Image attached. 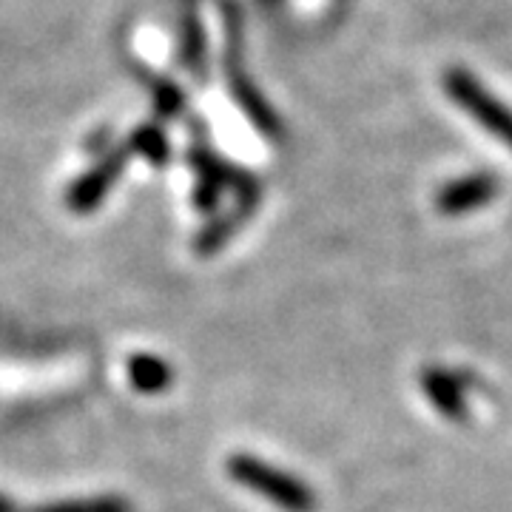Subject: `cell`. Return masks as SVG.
<instances>
[{"mask_svg": "<svg viewBox=\"0 0 512 512\" xmlns=\"http://www.w3.org/2000/svg\"><path fill=\"white\" fill-rule=\"evenodd\" d=\"M495 194H498V180L493 174H470V177H461V180L444 185L436 197V205L441 214L458 217V214L484 208L487 202L495 200Z\"/></svg>", "mask_w": 512, "mask_h": 512, "instance_id": "cell-3", "label": "cell"}, {"mask_svg": "<svg viewBox=\"0 0 512 512\" xmlns=\"http://www.w3.org/2000/svg\"><path fill=\"white\" fill-rule=\"evenodd\" d=\"M228 476L237 484L248 487L251 493L268 498L271 504L282 507L285 512H313L316 510V495L302 481L279 467H271L268 461L256 456L239 453L228 461Z\"/></svg>", "mask_w": 512, "mask_h": 512, "instance_id": "cell-1", "label": "cell"}, {"mask_svg": "<svg viewBox=\"0 0 512 512\" xmlns=\"http://www.w3.org/2000/svg\"><path fill=\"white\" fill-rule=\"evenodd\" d=\"M29 512H134V507L120 495H94V498H69V501L43 504Z\"/></svg>", "mask_w": 512, "mask_h": 512, "instance_id": "cell-7", "label": "cell"}, {"mask_svg": "<svg viewBox=\"0 0 512 512\" xmlns=\"http://www.w3.org/2000/svg\"><path fill=\"white\" fill-rule=\"evenodd\" d=\"M444 92L484 131H490L493 137L512 148V109L504 106L493 92H487L476 74H470L467 69H450L444 74Z\"/></svg>", "mask_w": 512, "mask_h": 512, "instance_id": "cell-2", "label": "cell"}, {"mask_svg": "<svg viewBox=\"0 0 512 512\" xmlns=\"http://www.w3.org/2000/svg\"><path fill=\"white\" fill-rule=\"evenodd\" d=\"M0 512H18L15 501H12L9 495H0Z\"/></svg>", "mask_w": 512, "mask_h": 512, "instance_id": "cell-9", "label": "cell"}, {"mask_svg": "<svg viewBox=\"0 0 512 512\" xmlns=\"http://www.w3.org/2000/svg\"><path fill=\"white\" fill-rule=\"evenodd\" d=\"M421 390L427 393V399L436 404V410L444 413L447 419L464 421L467 419V402H464V387L450 370L441 367H427L421 373Z\"/></svg>", "mask_w": 512, "mask_h": 512, "instance_id": "cell-4", "label": "cell"}, {"mask_svg": "<svg viewBox=\"0 0 512 512\" xmlns=\"http://www.w3.org/2000/svg\"><path fill=\"white\" fill-rule=\"evenodd\" d=\"M120 168H123V157H111L100 168H94L92 174H86L83 180H77L72 194H69V205H72L74 211H89V208H94L97 202L106 197V191L117 180Z\"/></svg>", "mask_w": 512, "mask_h": 512, "instance_id": "cell-6", "label": "cell"}, {"mask_svg": "<svg viewBox=\"0 0 512 512\" xmlns=\"http://www.w3.org/2000/svg\"><path fill=\"white\" fill-rule=\"evenodd\" d=\"M239 222H242V217H220V220L211 222L200 237H197V251H200V254H214V251H220L222 245L228 242V237L239 228Z\"/></svg>", "mask_w": 512, "mask_h": 512, "instance_id": "cell-8", "label": "cell"}, {"mask_svg": "<svg viewBox=\"0 0 512 512\" xmlns=\"http://www.w3.org/2000/svg\"><path fill=\"white\" fill-rule=\"evenodd\" d=\"M128 382L134 390L154 396V393H165L174 384V367L168 365L160 356L151 353H134L128 359Z\"/></svg>", "mask_w": 512, "mask_h": 512, "instance_id": "cell-5", "label": "cell"}]
</instances>
